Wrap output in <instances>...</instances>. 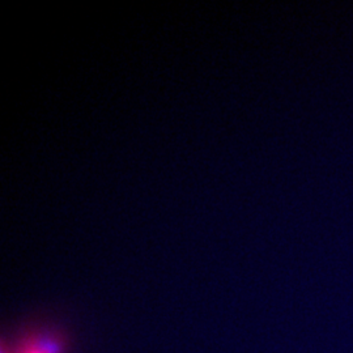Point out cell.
I'll use <instances>...</instances> for the list:
<instances>
[{
  "label": "cell",
  "mask_w": 353,
  "mask_h": 353,
  "mask_svg": "<svg viewBox=\"0 0 353 353\" xmlns=\"http://www.w3.org/2000/svg\"><path fill=\"white\" fill-rule=\"evenodd\" d=\"M19 353H59L57 347L50 341H30L23 347Z\"/></svg>",
  "instance_id": "obj_1"
}]
</instances>
